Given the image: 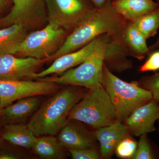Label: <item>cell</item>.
<instances>
[{
    "label": "cell",
    "instance_id": "cell-1",
    "mask_svg": "<svg viewBox=\"0 0 159 159\" xmlns=\"http://www.w3.org/2000/svg\"><path fill=\"white\" fill-rule=\"evenodd\" d=\"M128 22L115 10L109 1L102 7L95 8L69 33L59 49L44 61H53L61 55L79 50L102 34H106L111 39H123Z\"/></svg>",
    "mask_w": 159,
    "mask_h": 159
},
{
    "label": "cell",
    "instance_id": "cell-2",
    "mask_svg": "<svg viewBox=\"0 0 159 159\" xmlns=\"http://www.w3.org/2000/svg\"><path fill=\"white\" fill-rule=\"evenodd\" d=\"M42 104L28 126L36 137L57 134L68 120L70 111L86 92L81 87L66 85Z\"/></svg>",
    "mask_w": 159,
    "mask_h": 159
},
{
    "label": "cell",
    "instance_id": "cell-3",
    "mask_svg": "<svg viewBox=\"0 0 159 159\" xmlns=\"http://www.w3.org/2000/svg\"><path fill=\"white\" fill-rule=\"evenodd\" d=\"M102 85L115 109L117 120L123 122L135 110L152 99L149 91L138 81L126 82L113 74L103 64Z\"/></svg>",
    "mask_w": 159,
    "mask_h": 159
},
{
    "label": "cell",
    "instance_id": "cell-4",
    "mask_svg": "<svg viewBox=\"0 0 159 159\" xmlns=\"http://www.w3.org/2000/svg\"><path fill=\"white\" fill-rule=\"evenodd\" d=\"M107 42L98 38L93 50L86 59L59 76L39 79L54 82L58 85H74L93 89L102 86V77Z\"/></svg>",
    "mask_w": 159,
    "mask_h": 159
},
{
    "label": "cell",
    "instance_id": "cell-5",
    "mask_svg": "<svg viewBox=\"0 0 159 159\" xmlns=\"http://www.w3.org/2000/svg\"><path fill=\"white\" fill-rule=\"evenodd\" d=\"M88 90L71 109L68 120L82 122L94 129L116 121L115 109L103 86Z\"/></svg>",
    "mask_w": 159,
    "mask_h": 159
},
{
    "label": "cell",
    "instance_id": "cell-6",
    "mask_svg": "<svg viewBox=\"0 0 159 159\" xmlns=\"http://www.w3.org/2000/svg\"><path fill=\"white\" fill-rule=\"evenodd\" d=\"M68 32L48 23L43 29L28 34L13 55L32 57L44 61L59 49L69 34Z\"/></svg>",
    "mask_w": 159,
    "mask_h": 159
},
{
    "label": "cell",
    "instance_id": "cell-7",
    "mask_svg": "<svg viewBox=\"0 0 159 159\" xmlns=\"http://www.w3.org/2000/svg\"><path fill=\"white\" fill-rule=\"evenodd\" d=\"M48 23L71 32L96 8L83 0H46Z\"/></svg>",
    "mask_w": 159,
    "mask_h": 159
},
{
    "label": "cell",
    "instance_id": "cell-8",
    "mask_svg": "<svg viewBox=\"0 0 159 159\" xmlns=\"http://www.w3.org/2000/svg\"><path fill=\"white\" fill-rule=\"evenodd\" d=\"M46 0H13L11 11L0 18V26L18 24L27 30L38 28L47 20Z\"/></svg>",
    "mask_w": 159,
    "mask_h": 159
},
{
    "label": "cell",
    "instance_id": "cell-9",
    "mask_svg": "<svg viewBox=\"0 0 159 159\" xmlns=\"http://www.w3.org/2000/svg\"><path fill=\"white\" fill-rule=\"evenodd\" d=\"M58 84L46 80H0V108H5L18 99L55 93Z\"/></svg>",
    "mask_w": 159,
    "mask_h": 159
},
{
    "label": "cell",
    "instance_id": "cell-10",
    "mask_svg": "<svg viewBox=\"0 0 159 159\" xmlns=\"http://www.w3.org/2000/svg\"><path fill=\"white\" fill-rule=\"evenodd\" d=\"M44 62L30 57L11 54L0 55V80H22L34 79V74Z\"/></svg>",
    "mask_w": 159,
    "mask_h": 159
},
{
    "label": "cell",
    "instance_id": "cell-11",
    "mask_svg": "<svg viewBox=\"0 0 159 159\" xmlns=\"http://www.w3.org/2000/svg\"><path fill=\"white\" fill-rule=\"evenodd\" d=\"M159 119V103L152 99L135 110L123 122L131 135L140 137L155 131Z\"/></svg>",
    "mask_w": 159,
    "mask_h": 159
},
{
    "label": "cell",
    "instance_id": "cell-12",
    "mask_svg": "<svg viewBox=\"0 0 159 159\" xmlns=\"http://www.w3.org/2000/svg\"><path fill=\"white\" fill-rule=\"evenodd\" d=\"M58 134L60 144L68 150L96 147L94 132L89 130L79 121L68 120Z\"/></svg>",
    "mask_w": 159,
    "mask_h": 159
},
{
    "label": "cell",
    "instance_id": "cell-13",
    "mask_svg": "<svg viewBox=\"0 0 159 159\" xmlns=\"http://www.w3.org/2000/svg\"><path fill=\"white\" fill-rule=\"evenodd\" d=\"M98 38L77 51L61 55L53 61L49 67L34 74V79H40L51 74L61 75L79 65L88 57L97 43Z\"/></svg>",
    "mask_w": 159,
    "mask_h": 159
},
{
    "label": "cell",
    "instance_id": "cell-14",
    "mask_svg": "<svg viewBox=\"0 0 159 159\" xmlns=\"http://www.w3.org/2000/svg\"><path fill=\"white\" fill-rule=\"evenodd\" d=\"M94 133L99 143V152L104 159L110 158L119 142L130 135L124 123L117 119L110 125L95 129Z\"/></svg>",
    "mask_w": 159,
    "mask_h": 159
},
{
    "label": "cell",
    "instance_id": "cell-15",
    "mask_svg": "<svg viewBox=\"0 0 159 159\" xmlns=\"http://www.w3.org/2000/svg\"><path fill=\"white\" fill-rule=\"evenodd\" d=\"M104 57V63L112 72L122 73L132 67V62L127 58L129 55L123 39L110 38Z\"/></svg>",
    "mask_w": 159,
    "mask_h": 159
},
{
    "label": "cell",
    "instance_id": "cell-16",
    "mask_svg": "<svg viewBox=\"0 0 159 159\" xmlns=\"http://www.w3.org/2000/svg\"><path fill=\"white\" fill-rule=\"evenodd\" d=\"M41 96H31L17 100L1 110L3 118L11 122L20 123L34 113L41 103Z\"/></svg>",
    "mask_w": 159,
    "mask_h": 159
},
{
    "label": "cell",
    "instance_id": "cell-17",
    "mask_svg": "<svg viewBox=\"0 0 159 159\" xmlns=\"http://www.w3.org/2000/svg\"><path fill=\"white\" fill-rule=\"evenodd\" d=\"M115 10L129 21L154 11L158 3L153 0H116L111 3Z\"/></svg>",
    "mask_w": 159,
    "mask_h": 159
},
{
    "label": "cell",
    "instance_id": "cell-18",
    "mask_svg": "<svg viewBox=\"0 0 159 159\" xmlns=\"http://www.w3.org/2000/svg\"><path fill=\"white\" fill-rule=\"evenodd\" d=\"M2 138L12 145L27 148H33L36 137L28 125L23 123H10L5 125Z\"/></svg>",
    "mask_w": 159,
    "mask_h": 159
},
{
    "label": "cell",
    "instance_id": "cell-19",
    "mask_svg": "<svg viewBox=\"0 0 159 159\" xmlns=\"http://www.w3.org/2000/svg\"><path fill=\"white\" fill-rule=\"evenodd\" d=\"M147 38L132 22L129 21L124 34V43L129 55L139 60L150 54Z\"/></svg>",
    "mask_w": 159,
    "mask_h": 159
},
{
    "label": "cell",
    "instance_id": "cell-20",
    "mask_svg": "<svg viewBox=\"0 0 159 159\" xmlns=\"http://www.w3.org/2000/svg\"><path fill=\"white\" fill-rule=\"evenodd\" d=\"M28 30L21 25L14 24L0 29V55L14 54L28 34Z\"/></svg>",
    "mask_w": 159,
    "mask_h": 159
},
{
    "label": "cell",
    "instance_id": "cell-21",
    "mask_svg": "<svg viewBox=\"0 0 159 159\" xmlns=\"http://www.w3.org/2000/svg\"><path fill=\"white\" fill-rule=\"evenodd\" d=\"M32 148L41 159H61L65 157L63 147L54 136L36 137Z\"/></svg>",
    "mask_w": 159,
    "mask_h": 159
},
{
    "label": "cell",
    "instance_id": "cell-22",
    "mask_svg": "<svg viewBox=\"0 0 159 159\" xmlns=\"http://www.w3.org/2000/svg\"><path fill=\"white\" fill-rule=\"evenodd\" d=\"M158 4V6L154 11L131 21L147 39L154 36L159 29V2Z\"/></svg>",
    "mask_w": 159,
    "mask_h": 159
},
{
    "label": "cell",
    "instance_id": "cell-23",
    "mask_svg": "<svg viewBox=\"0 0 159 159\" xmlns=\"http://www.w3.org/2000/svg\"><path fill=\"white\" fill-rule=\"evenodd\" d=\"M138 142L132 137L127 136L119 142L114 151L119 158L132 159L136 151Z\"/></svg>",
    "mask_w": 159,
    "mask_h": 159
},
{
    "label": "cell",
    "instance_id": "cell-24",
    "mask_svg": "<svg viewBox=\"0 0 159 159\" xmlns=\"http://www.w3.org/2000/svg\"><path fill=\"white\" fill-rule=\"evenodd\" d=\"M135 153L132 159L157 158L147 134L140 136Z\"/></svg>",
    "mask_w": 159,
    "mask_h": 159
},
{
    "label": "cell",
    "instance_id": "cell-25",
    "mask_svg": "<svg viewBox=\"0 0 159 159\" xmlns=\"http://www.w3.org/2000/svg\"><path fill=\"white\" fill-rule=\"evenodd\" d=\"M138 82L142 87L151 93L152 99L159 103V73L142 77Z\"/></svg>",
    "mask_w": 159,
    "mask_h": 159
},
{
    "label": "cell",
    "instance_id": "cell-26",
    "mask_svg": "<svg viewBox=\"0 0 159 159\" xmlns=\"http://www.w3.org/2000/svg\"><path fill=\"white\" fill-rule=\"evenodd\" d=\"M72 158L74 159H102L99 151L97 147L69 149Z\"/></svg>",
    "mask_w": 159,
    "mask_h": 159
},
{
    "label": "cell",
    "instance_id": "cell-27",
    "mask_svg": "<svg viewBox=\"0 0 159 159\" xmlns=\"http://www.w3.org/2000/svg\"><path fill=\"white\" fill-rule=\"evenodd\" d=\"M149 57L139 69V72L155 71L159 70V51L152 52Z\"/></svg>",
    "mask_w": 159,
    "mask_h": 159
},
{
    "label": "cell",
    "instance_id": "cell-28",
    "mask_svg": "<svg viewBox=\"0 0 159 159\" xmlns=\"http://www.w3.org/2000/svg\"><path fill=\"white\" fill-rule=\"evenodd\" d=\"M17 155L11 152H2L0 154V159H15L18 158Z\"/></svg>",
    "mask_w": 159,
    "mask_h": 159
},
{
    "label": "cell",
    "instance_id": "cell-29",
    "mask_svg": "<svg viewBox=\"0 0 159 159\" xmlns=\"http://www.w3.org/2000/svg\"><path fill=\"white\" fill-rule=\"evenodd\" d=\"M91 3L96 8H99L102 7L104 5L110 0H89Z\"/></svg>",
    "mask_w": 159,
    "mask_h": 159
},
{
    "label": "cell",
    "instance_id": "cell-30",
    "mask_svg": "<svg viewBox=\"0 0 159 159\" xmlns=\"http://www.w3.org/2000/svg\"><path fill=\"white\" fill-rule=\"evenodd\" d=\"M158 49H159V37L157 39L156 43L153 45H152V46H151L150 48H149L150 53H152L153 51H155V50Z\"/></svg>",
    "mask_w": 159,
    "mask_h": 159
},
{
    "label": "cell",
    "instance_id": "cell-31",
    "mask_svg": "<svg viewBox=\"0 0 159 159\" xmlns=\"http://www.w3.org/2000/svg\"><path fill=\"white\" fill-rule=\"evenodd\" d=\"M8 1V0H0V13L2 12L6 7Z\"/></svg>",
    "mask_w": 159,
    "mask_h": 159
},
{
    "label": "cell",
    "instance_id": "cell-32",
    "mask_svg": "<svg viewBox=\"0 0 159 159\" xmlns=\"http://www.w3.org/2000/svg\"><path fill=\"white\" fill-rule=\"evenodd\" d=\"M3 139L2 138V136H0V147H1V144H2V140Z\"/></svg>",
    "mask_w": 159,
    "mask_h": 159
},
{
    "label": "cell",
    "instance_id": "cell-33",
    "mask_svg": "<svg viewBox=\"0 0 159 159\" xmlns=\"http://www.w3.org/2000/svg\"><path fill=\"white\" fill-rule=\"evenodd\" d=\"M157 122H158V130L159 133V119H158V120H157Z\"/></svg>",
    "mask_w": 159,
    "mask_h": 159
},
{
    "label": "cell",
    "instance_id": "cell-34",
    "mask_svg": "<svg viewBox=\"0 0 159 159\" xmlns=\"http://www.w3.org/2000/svg\"><path fill=\"white\" fill-rule=\"evenodd\" d=\"M1 109L0 108V113H1Z\"/></svg>",
    "mask_w": 159,
    "mask_h": 159
}]
</instances>
